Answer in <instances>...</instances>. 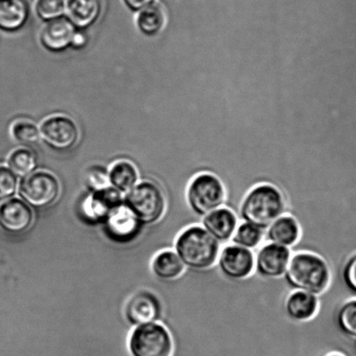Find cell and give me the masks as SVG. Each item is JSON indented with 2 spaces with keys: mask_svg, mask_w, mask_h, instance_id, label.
<instances>
[{
  "mask_svg": "<svg viewBox=\"0 0 356 356\" xmlns=\"http://www.w3.org/2000/svg\"><path fill=\"white\" fill-rule=\"evenodd\" d=\"M17 177L9 167L0 166V202H6L15 195Z\"/></svg>",
  "mask_w": 356,
  "mask_h": 356,
  "instance_id": "29",
  "label": "cell"
},
{
  "mask_svg": "<svg viewBox=\"0 0 356 356\" xmlns=\"http://www.w3.org/2000/svg\"><path fill=\"white\" fill-rule=\"evenodd\" d=\"M138 172L134 163L122 160L115 163L109 172V181L111 187L122 194H127L138 181Z\"/></svg>",
  "mask_w": 356,
  "mask_h": 356,
  "instance_id": "23",
  "label": "cell"
},
{
  "mask_svg": "<svg viewBox=\"0 0 356 356\" xmlns=\"http://www.w3.org/2000/svg\"><path fill=\"white\" fill-rule=\"evenodd\" d=\"M104 225L108 238L122 244L131 243L137 238L143 227L140 221L124 204L114 211Z\"/></svg>",
  "mask_w": 356,
  "mask_h": 356,
  "instance_id": "14",
  "label": "cell"
},
{
  "mask_svg": "<svg viewBox=\"0 0 356 356\" xmlns=\"http://www.w3.org/2000/svg\"><path fill=\"white\" fill-rule=\"evenodd\" d=\"M29 16L26 0H0V30L16 33L26 26Z\"/></svg>",
  "mask_w": 356,
  "mask_h": 356,
  "instance_id": "19",
  "label": "cell"
},
{
  "mask_svg": "<svg viewBox=\"0 0 356 356\" xmlns=\"http://www.w3.org/2000/svg\"><path fill=\"white\" fill-rule=\"evenodd\" d=\"M318 296L312 293L294 291L288 296L284 302L286 316L294 323H307L315 318L318 313Z\"/></svg>",
  "mask_w": 356,
  "mask_h": 356,
  "instance_id": "17",
  "label": "cell"
},
{
  "mask_svg": "<svg viewBox=\"0 0 356 356\" xmlns=\"http://www.w3.org/2000/svg\"><path fill=\"white\" fill-rule=\"evenodd\" d=\"M291 257L289 248L268 243L254 257V271L264 279L277 280L284 277Z\"/></svg>",
  "mask_w": 356,
  "mask_h": 356,
  "instance_id": "10",
  "label": "cell"
},
{
  "mask_svg": "<svg viewBox=\"0 0 356 356\" xmlns=\"http://www.w3.org/2000/svg\"><path fill=\"white\" fill-rule=\"evenodd\" d=\"M343 277L347 287L356 294V253L348 258L345 264Z\"/></svg>",
  "mask_w": 356,
  "mask_h": 356,
  "instance_id": "31",
  "label": "cell"
},
{
  "mask_svg": "<svg viewBox=\"0 0 356 356\" xmlns=\"http://www.w3.org/2000/svg\"><path fill=\"white\" fill-rule=\"evenodd\" d=\"M60 184L54 174L44 170L34 172L22 178L19 195L31 208L43 209L58 200Z\"/></svg>",
  "mask_w": 356,
  "mask_h": 356,
  "instance_id": "7",
  "label": "cell"
},
{
  "mask_svg": "<svg viewBox=\"0 0 356 356\" xmlns=\"http://www.w3.org/2000/svg\"><path fill=\"white\" fill-rule=\"evenodd\" d=\"M301 226L294 216L284 214L265 230V236L270 243L289 248L298 244L301 238Z\"/></svg>",
  "mask_w": 356,
  "mask_h": 356,
  "instance_id": "18",
  "label": "cell"
},
{
  "mask_svg": "<svg viewBox=\"0 0 356 356\" xmlns=\"http://www.w3.org/2000/svg\"><path fill=\"white\" fill-rule=\"evenodd\" d=\"M68 17L79 30L86 31L95 24L102 13V0H68Z\"/></svg>",
  "mask_w": 356,
  "mask_h": 356,
  "instance_id": "20",
  "label": "cell"
},
{
  "mask_svg": "<svg viewBox=\"0 0 356 356\" xmlns=\"http://www.w3.org/2000/svg\"><path fill=\"white\" fill-rule=\"evenodd\" d=\"M124 205L122 193L113 187L108 186L93 192L83 205L85 218L92 223H104L114 211Z\"/></svg>",
  "mask_w": 356,
  "mask_h": 356,
  "instance_id": "12",
  "label": "cell"
},
{
  "mask_svg": "<svg viewBox=\"0 0 356 356\" xmlns=\"http://www.w3.org/2000/svg\"><path fill=\"white\" fill-rule=\"evenodd\" d=\"M287 202L284 192L270 183L257 184L244 195L240 205V216L266 230L275 220L285 214Z\"/></svg>",
  "mask_w": 356,
  "mask_h": 356,
  "instance_id": "1",
  "label": "cell"
},
{
  "mask_svg": "<svg viewBox=\"0 0 356 356\" xmlns=\"http://www.w3.org/2000/svg\"><path fill=\"white\" fill-rule=\"evenodd\" d=\"M238 225L236 213L226 207L209 213L202 221V226L221 244L232 241Z\"/></svg>",
  "mask_w": 356,
  "mask_h": 356,
  "instance_id": "16",
  "label": "cell"
},
{
  "mask_svg": "<svg viewBox=\"0 0 356 356\" xmlns=\"http://www.w3.org/2000/svg\"><path fill=\"white\" fill-rule=\"evenodd\" d=\"M284 279L289 287L294 291L319 296L330 287L331 270L323 257L303 251L292 254Z\"/></svg>",
  "mask_w": 356,
  "mask_h": 356,
  "instance_id": "2",
  "label": "cell"
},
{
  "mask_svg": "<svg viewBox=\"0 0 356 356\" xmlns=\"http://www.w3.org/2000/svg\"><path fill=\"white\" fill-rule=\"evenodd\" d=\"M218 270L223 277L232 282L246 280L254 271V254L252 250L229 244L220 251Z\"/></svg>",
  "mask_w": 356,
  "mask_h": 356,
  "instance_id": "9",
  "label": "cell"
},
{
  "mask_svg": "<svg viewBox=\"0 0 356 356\" xmlns=\"http://www.w3.org/2000/svg\"><path fill=\"white\" fill-rule=\"evenodd\" d=\"M78 31L68 17L62 16L49 21L40 31L41 47L51 54H61L72 48Z\"/></svg>",
  "mask_w": 356,
  "mask_h": 356,
  "instance_id": "11",
  "label": "cell"
},
{
  "mask_svg": "<svg viewBox=\"0 0 356 356\" xmlns=\"http://www.w3.org/2000/svg\"><path fill=\"white\" fill-rule=\"evenodd\" d=\"M324 356H346V355H344L341 354V353H330V354H327V355H324Z\"/></svg>",
  "mask_w": 356,
  "mask_h": 356,
  "instance_id": "34",
  "label": "cell"
},
{
  "mask_svg": "<svg viewBox=\"0 0 356 356\" xmlns=\"http://www.w3.org/2000/svg\"><path fill=\"white\" fill-rule=\"evenodd\" d=\"M131 356H172V334L159 323L145 324L132 331L128 341Z\"/></svg>",
  "mask_w": 356,
  "mask_h": 356,
  "instance_id": "6",
  "label": "cell"
},
{
  "mask_svg": "<svg viewBox=\"0 0 356 356\" xmlns=\"http://www.w3.org/2000/svg\"><path fill=\"white\" fill-rule=\"evenodd\" d=\"M33 209L19 198H10L0 204V228L10 234L26 232L33 225Z\"/></svg>",
  "mask_w": 356,
  "mask_h": 356,
  "instance_id": "15",
  "label": "cell"
},
{
  "mask_svg": "<svg viewBox=\"0 0 356 356\" xmlns=\"http://www.w3.org/2000/svg\"><path fill=\"white\" fill-rule=\"evenodd\" d=\"M83 31H85L79 30L76 34L72 47L74 50H81L88 43V38H87L86 34Z\"/></svg>",
  "mask_w": 356,
  "mask_h": 356,
  "instance_id": "33",
  "label": "cell"
},
{
  "mask_svg": "<svg viewBox=\"0 0 356 356\" xmlns=\"http://www.w3.org/2000/svg\"><path fill=\"white\" fill-rule=\"evenodd\" d=\"M12 136L14 140L20 145L37 144L41 138L40 128L31 121H17L13 125Z\"/></svg>",
  "mask_w": 356,
  "mask_h": 356,
  "instance_id": "27",
  "label": "cell"
},
{
  "mask_svg": "<svg viewBox=\"0 0 356 356\" xmlns=\"http://www.w3.org/2000/svg\"><path fill=\"white\" fill-rule=\"evenodd\" d=\"M184 264L175 251H162L152 261L153 273L161 280H176L184 274Z\"/></svg>",
  "mask_w": 356,
  "mask_h": 356,
  "instance_id": "21",
  "label": "cell"
},
{
  "mask_svg": "<svg viewBox=\"0 0 356 356\" xmlns=\"http://www.w3.org/2000/svg\"><path fill=\"white\" fill-rule=\"evenodd\" d=\"M265 237V230L253 223H239L232 239L233 244L253 250L259 247Z\"/></svg>",
  "mask_w": 356,
  "mask_h": 356,
  "instance_id": "25",
  "label": "cell"
},
{
  "mask_svg": "<svg viewBox=\"0 0 356 356\" xmlns=\"http://www.w3.org/2000/svg\"><path fill=\"white\" fill-rule=\"evenodd\" d=\"M124 204L143 225H151L163 218L166 199L163 191L152 181H142L129 191Z\"/></svg>",
  "mask_w": 356,
  "mask_h": 356,
  "instance_id": "5",
  "label": "cell"
},
{
  "mask_svg": "<svg viewBox=\"0 0 356 356\" xmlns=\"http://www.w3.org/2000/svg\"><path fill=\"white\" fill-rule=\"evenodd\" d=\"M337 325L345 336L356 339V298L341 306L337 316Z\"/></svg>",
  "mask_w": 356,
  "mask_h": 356,
  "instance_id": "26",
  "label": "cell"
},
{
  "mask_svg": "<svg viewBox=\"0 0 356 356\" xmlns=\"http://www.w3.org/2000/svg\"><path fill=\"white\" fill-rule=\"evenodd\" d=\"M124 313L132 326L154 323L161 318V302L152 292L140 291L129 300Z\"/></svg>",
  "mask_w": 356,
  "mask_h": 356,
  "instance_id": "13",
  "label": "cell"
},
{
  "mask_svg": "<svg viewBox=\"0 0 356 356\" xmlns=\"http://www.w3.org/2000/svg\"><path fill=\"white\" fill-rule=\"evenodd\" d=\"M40 134L45 144L56 151H68L74 147L79 139L78 124L64 115H56L44 120Z\"/></svg>",
  "mask_w": 356,
  "mask_h": 356,
  "instance_id": "8",
  "label": "cell"
},
{
  "mask_svg": "<svg viewBox=\"0 0 356 356\" xmlns=\"http://www.w3.org/2000/svg\"><path fill=\"white\" fill-rule=\"evenodd\" d=\"M38 163L36 152L27 147L15 149L8 159L9 168L17 177L24 178L31 175L36 170Z\"/></svg>",
  "mask_w": 356,
  "mask_h": 356,
  "instance_id": "24",
  "label": "cell"
},
{
  "mask_svg": "<svg viewBox=\"0 0 356 356\" xmlns=\"http://www.w3.org/2000/svg\"><path fill=\"white\" fill-rule=\"evenodd\" d=\"M175 250L185 268L204 272L211 270L218 263L221 243L204 227L193 225L178 236Z\"/></svg>",
  "mask_w": 356,
  "mask_h": 356,
  "instance_id": "3",
  "label": "cell"
},
{
  "mask_svg": "<svg viewBox=\"0 0 356 356\" xmlns=\"http://www.w3.org/2000/svg\"><path fill=\"white\" fill-rule=\"evenodd\" d=\"M109 184V172L103 167H92L86 172V185L92 193L108 187Z\"/></svg>",
  "mask_w": 356,
  "mask_h": 356,
  "instance_id": "30",
  "label": "cell"
},
{
  "mask_svg": "<svg viewBox=\"0 0 356 356\" xmlns=\"http://www.w3.org/2000/svg\"><path fill=\"white\" fill-rule=\"evenodd\" d=\"M139 33L147 38H154L162 33L166 24L165 10L159 5H152L139 12L137 17Z\"/></svg>",
  "mask_w": 356,
  "mask_h": 356,
  "instance_id": "22",
  "label": "cell"
},
{
  "mask_svg": "<svg viewBox=\"0 0 356 356\" xmlns=\"http://www.w3.org/2000/svg\"><path fill=\"white\" fill-rule=\"evenodd\" d=\"M65 9V0H37L35 3L38 19L45 23L64 16Z\"/></svg>",
  "mask_w": 356,
  "mask_h": 356,
  "instance_id": "28",
  "label": "cell"
},
{
  "mask_svg": "<svg viewBox=\"0 0 356 356\" xmlns=\"http://www.w3.org/2000/svg\"><path fill=\"white\" fill-rule=\"evenodd\" d=\"M125 6L132 12H140L152 5H154L155 0H124Z\"/></svg>",
  "mask_w": 356,
  "mask_h": 356,
  "instance_id": "32",
  "label": "cell"
},
{
  "mask_svg": "<svg viewBox=\"0 0 356 356\" xmlns=\"http://www.w3.org/2000/svg\"><path fill=\"white\" fill-rule=\"evenodd\" d=\"M186 198L191 211L199 218H204L225 205L227 198L225 185L215 174L198 173L188 184Z\"/></svg>",
  "mask_w": 356,
  "mask_h": 356,
  "instance_id": "4",
  "label": "cell"
}]
</instances>
